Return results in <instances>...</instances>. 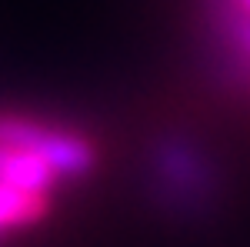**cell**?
Instances as JSON below:
<instances>
[{
    "label": "cell",
    "instance_id": "1",
    "mask_svg": "<svg viewBox=\"0 0 250 247\" xmlns=\"http://www.w3.org/2000/svg\"><path fill=\"white\" fill-rule=\"evenodd\" d=\"M154 177L160 187V201L173 210L197 214L210 207L220 194V180L213 164L197 151L187 137H167L154 151Z\"/></svg>",
    "mask_w": 250,
    "mask_h": 247
},
{
    "label": "cell",
    "instance_id": "2",
    "mask_svg": "<svg viewBox=\"0 0 250 247\" xmlns=\"http://www.w3.org/2000/svg\"><path fill=\"white\" fill-rule=\"evenodd\" d=\"M47 207H50V197H37V194L0 184V241L20 227L37 224Z\"/></svg>",
    "mask_w": 250,
    "mask_h": 247
}]
</instances>
